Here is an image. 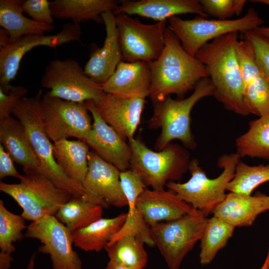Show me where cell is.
Listing matches in <instances>:
<instances>
[{"instance_id": "obj_36", "label": "cell", "mask_w": 269, "mask_h": 269, "mask_svg": "<svg viewBox=\"0 0 269 269\" xmlns=\"http://www.w3.org/2000/svg\"><path fill=\"white\" fill-rule=\"evenodd\" d=\"M205 12L220 20H227L234 14L239 15L247 1L245 0H200Z\"/></svg>"}, {"instance_id": "obj_14", "label": "cell", "mask_w": 269, "mask_h": 269, "mask_svg": "<svg viewBox=\"0 0 269 269\" xmlns=\"http://www.w3.org/2000/svg\"><path fill=\"white\" fill-rule=\"evenodd\" d=\"M82 32L80 24L68 23L54 35L29 34L22 36L0 49V89L7 93L19 70L24 55L39 46L54 48L63 44L79 41Z\"/></svg>"}, {"instance_id": "obj_23", "label": "cell", "mask_w": 269, "mask_h": 269, "mask_svg": "<svg viewBox=\"0 0 269 269\" xmlns=\"http://www.w3.org/2000/svg\"><path fill=\"white\" fill-rule=\"evenodd\" d=\"M268 210L269 196L259 192L253 196L230 192L213 214L235 227H249L259 215Z\"/></svg>"}, {"instance_id": "obj_44", "label": "cell", "mask_w": 269, "mask_h": 269, "mask_svg": "<svg viewBox=\"0 0 269 269\" xmlns=\"http://www.w3.org/2000/svg\"><path fill=\"white\" fill-rule=\"evenodd\" d=\"M105 269H130L121 264L110 261Z\"/></svg>"}, {"instance_id": "obj_42", "label": "cell", "mask_w": 269, "mask_h": 269, "mask_svg": "<svg viewBox=\"0 0 269 269\" xmlns=\"http://www.w3.org/2000/svg\"><path fill=\"white\" fill-rule=\"evenodd\" d=\"M10 43V38L8 32L3 28L0 29V49H1Z\"/></svg>"}, {"instance_id": "obj_19", "label": "cell", "mask_w": 269, "mask_h": 269, "mask_svg": "<svg viewBox=\"0 0 269 269\" xmlns=\"http://www.w3.org/2000/svg\"><path fill=\"white\" fill-rule=\"evenodd\" d=\"M151 82L149 63L122 61L102 86L106 94L125 98L145 99L149 96Z\"/></svg>"}, {"instance_id": "obj_10", "label": "cell", "mask_w": 269, "mask_h": 269, "mask_svg": "<svg viewBox=\"0 0 269 269\" xmlns=\"http://www.w3.org/2000/svg\"><path fill=\"white\" fill-rule=\"evenodd\" d=\"M40 84L49 90L46 93L50 96L74 102H96L106 94L102 85L88 77L73 59L50 61Z\"/></svg>"}, {"instance_id": "obj_27", "label": "cell", "mask_w": 269, "mask_h": 269, "mask_svg": "<svg viewBox=\"0 0 269 269\" xmlns=\"http://www.w3.org/2000/svg\"><path fill=\"white\" fill-rule=\"evenodd\" d=\"M127 213L111 218L101 219L72 233L74 245L85 251L99 252L124 225Z\"/></svg>"}, {"instance_id": "obj_7", "label": "cell", "mask_w": 269, "mask_h": 269, "mask_svg": "<svg viewBox=\"0 0 269 269\" xmlns=\"http://www.w3.org/2000/svg\"><path fill=\"white\" fill-rule=\"evenodd\" d=\"M23 170V178L18 183L0 182V191L17 202L25 220L34 222L55 216L64 203L74 197L69 192L56 186L40 169Z\"/></svg>"}, {"instance_id": "obj_12", "label": "cell", "mask_w": 269, "mask_h": 269, "mask_svg": "<svg viewBox=\"0 0 269 269\" xmlns=\"http://www.w3.org/2000/svg\"><path fill=\"white\" fill-rule=\"evenodd\" d=\"M41 105L45 130L53 143L71 137L85 141L92 129L85 102L66 101L45 93Z\"/></svg>"}, {"instance_id": "obj_46", "label": "cell", "mask_w": 269, "mask_h": 269, "mask_svg": "<svg viewBox=\"0 0 269 269\" xmlns=\"http://www.w3.org/2000/svg\"><path fill=\"white\" fill-rule=\"evenodd\" d=\"M269 265V248L265 261L260 269H268Z\"/></svg>"}, {"instance_id": "obj_33", "label": "cell", "mask_w": 269, "mask_h": 269, "mask_svg": "<svg viewBox=\"0 0 269 269\" xmlns=\"http://www.w3.org/2000/svg\"><path fill=\"white\" fill-rule=\"evenodd\" d=\"M269 181V164L249 165L240 161L233 177L228 183L227 190L230 192L251 195L260 185Z\"/></svg>"}, {"instance_id": "obj_32", "label": "cell", "mask_w": 269, "mask_h": 269, "mask_svg": "<svg viewBox=\"0 0 269 269\" xmlns=\"http://www.w3.org/2000/svg\"><path fill=\"white\" fill-rule=\"evenodd\" d=\"M235 227L220 218L213 216L208 219L200 239V264L211 263L217 253L224 248L232 237Z\"/></svg>"}, {"instance_id": "obj_25", "label": "cell", "mask_w": 269, "mask_h": 269, "mask_svg": "<svg viewBox=\"0 0 269 269\" xmlns=\"http://www.w3.org/2000/svg\"><path fill=\"white\" fill-rule=\"evenodd\" d=\"M50 3L54 18L78 24L89 20L104 23L101 14L113 12L119 5L115 0H54Z\"/></svg>"}, {"instance_id": "obj_28", "label": "cell", "mask_w": 269, "mask_h": 269, "mask_svg": "<svg viewBox=\"0 0 269 269\" xmlns=\"http://www.w3.org/2000/svg\"><path fill=\"white\" fill-rule=\"evenodd\" d=\"M23 0H0V25L8 32L10 43L25 35L44 34L55 28L54 25L40 23L23 14Z\"/></svg>"}, {"instance_id": "obj_20", "label": "cell", "mask_w": 269, "mask_h": 269, "mask_svg": "<svg viewBox=\"0 0 269 269\" xmlns=\"http://www.w3.org/2000/svg\"><path fill=\"white\" fill-rule=\"evenodd\" d=\"M105 25L106 36L103 45L91 53L84 70L86 74L96 82H106L122 61L115 15L112 11L101 14Z\"/></svg>"}, {"instance_id": "obj_13", "label": "cell", "mask_w": 269, "mask_h": 269, "mask_svg": "<svg viewBox=\"0 0 269 269\" xmlns=\"http://www.w3.org/2000/svg\"><path fill=\"white\" fill-rule=\"evenodd\" d=\"M24 236L40 241L38 251L50 256L53 269H83L82 261L72 248V233L55 216L32 222Z\"/></svg>"}, {"instance_id": "obj_2", "label": "cell", "mask_w": 269, "mask_h": 269, "mask_svg": "<svg viewBox=\"0 0 269 269\" xmlns=\"http://www.w3.org/2000/svg\"><path fill=\"white\" fill-rule=\"evenodd\" d=\"M238 32H231L204 45L195 57L208 69L215 88L214 97L228 110L247 116L244 104L243 85L236 45Z\"/></svg>"}, {"instance_id": "obj_35", "label": "cell", "mask_w": 269, "mask_h": 269, "mask_svg": "<svg viewBox=\"0 0 269 269\" xmlns=\"http://www.w3.org/2000/svg\"><path fill=\"white\" fill-rule=\"evenodd\" d=\"M25 219L21 215L9 211L0 200V252L11 254L15 251L13 243L21 240L26 229Z\"/></svg>"}, {"instance_id": "obj_22", "label": "cell", "mask_w": 269, "mask_h": 269, "mask_svg": "<svg viewBox=\"0 0 269 269\" xmlns=\"http://www.w3.org/2000/svg\"><path fill=\"white\" fill-rule=\"evenodd\" d=\"M113 12L115 15L137 14L158 21L187 13H195L206 18L208 16L198 0H124Z\"/></svg>"}, {"instance_id": "obj_15", "label": "cell", "mask_w": 269, "mask_h": 269, "mask_svg": "<svg viewBox=\"0 0 269 269\" xmlns=\"http://www.w3.org/2000/svg\"><path fill=\"white\" fill-rule=\"evenodd\" d=\"M121 171L91 150L88 155V170L82 184L85 200L103 208L127 206L120 180Z\"/></svg>"}, {"instance_id": "obj_16", "label": "cell", "mask_w": 269, "mask_h": 269, "mask_svg": "<svg viewBox=\"0 0 269 269\" xmlns=\"http://www.w3.org/2000/svg\"><path fill=\"white\" fill-rule=\"evenodd\" d=\"M85 103L93 121L92 131L84 142L100 157L121 171L130 169L131 150L129 143L102 119L93 101Z\"/></svg>"}, {"instance_id": "obj_31", "label": "cell", "mask_w": 269, "mask_h": 269, "mask_svg": "<svg viewBox=\"0 0 269 269\" xmlns=\"http://www.w3.org/2000/svg\"><path fill=\"white\" fill-rule=\"evenodd\" d=\"M103 209L82 197H73L59 208L55 216L73 233L102 218Z\"/></svg>"}, {"instance_id": "obj_11", "label": "cell", "mask_w": 269, "mask_h": 269, "mask_svg": "<svg viewBox=\"0 0 269 269\" xmlns=\"http://www.w3.org/2000/svg\"><path fill=\"white\" fill-rule=\"evenodd\" d=\"M122 61L128 62L156 60L165 44L166 21L146 24L126 14L115 15Z\"/></svg>"}, {"instance_id": "obj_24", "label": "cell", "mask_w": 269, "mask_h": 269, "mask_svg": "<svg viewBox=\"0 0 269 269\" xmlns=\"http://www.w3.org/2000/svg\"><path fill=\"white\" fill-rule=\"evenodd\" d=\"M0 141L13 161L23 169H40V164L20 121L11 115L0 119Z\"/></svg>"}, {"instance_id": "obj_18", "label": "cell", "mask_w": 269, "mask_h": 269, "mask_svg": "<svg viewBox=\"0 0 269 269\" xmlns=\"http://www.w3.org/2000/svg\"><path fill=\"white\" fill-rule=\"evenodd\" d=\"M136 205L150 227L159 222L179 219L191 212L194 208L176 193L164 188H146L137 197Z\"/></svg>"}, {"instance_id": "obj_6", "label": "cell", "mask_w": 269, "mask_h": 269, "mask_svg": "<svg viewBox=\"0 0 269 269\" xmlns=\"http://www.w3.org/2000/svg\"><path fill=\"white\" fill-rule=\"evenodd\" d=\"M128 143L131 150L130 169L146 187L164 188L168 182L180 180L188 170L190 154L178 144L171 142L162 150L153 151L137 138Z\"/></svg>"}, {"instance_id": "obj_45", "label": "cell", "mask_w": 269, "mask_h": 269, "mask_svg": "<svg viewBox=\"0 0 269 269\" xmlns=\"http://www.w3.org/2000/svg\"><path fill=\"white\" fill-rule=\"evenodd\" d=\"M36 254H33L29 260V262L26 269H35Z\"/></svg>"}, {"instance_id": "obj_4", "label": "cell", "mask_w": 269, "mask_h": 269, "mask_svg": "<svg viewBox=\"0 0 269 269\" xmlns=\"http://www.w3.org/2000/svg\"><path fill=\"white\" fill-rule=\"evenodd\" d=\"M42 91L34 96L23 97L12 110V115L24 126L33 150L38 158L40 170L56 186L69 192L74 197L84 195L83 186L70 178L57 164L53 152V143L44 123L41 105Z\"/></svg>"}, {"instance_id": "obj_9", "label": "cell", "mask_w": 269, "mask_h": 269, "mask_svg": "<svg viewBox=\"0 0 269 269\" xmlns=\"http://www.w3.org/2000/svg\"><path fill=\"white\" fill-rule=\"evenodd\" d=\"M206 217L194 208L179 219L150 227L155 246L169 269H179L184 257L200 240L208 220Z\"/></svg>"}, {"instance_id": "obj_38", "label": "cell", "mask_w": 269, "mask_h": 269, "mask_svg": "<svg viewBox=\"0 0 269 269\" xmlns=\"http://www.w3.org/2000/svg\"><path fill=\"white\" fill-rule=\"evenodd\" d=\"M22 8L31 19L40 23L54 25L50 1L47 0H24Z\"/></svg>"}, {"instance_id": "obj_5", "label": "cell", "mask_w": 269, "mask_h": 269, "mask_svg": "<svg viewBox=\"0 0 269 269\" xmlns=\"http://www.w3.org/2000/svg\"><path fill=\"white\" fill-rule=\"evenodd\" d=\"M240 158L237 152L221 156L217 165L223 171L219 176L213 179L208 177L197 159H192L188 167L191 174L189 180L184 183L170 181L165 186L207 216L213 213L226 198L227 185L234 176Z\"/></svg>"}, {"instance_id": "obj_47", "label": "cell", "mask_w": 269, "mask_h": 269, "mask_svg": "<svg viewBox=\"0 0 269 269\" xmlns=\"http://www.w3.org/2000/svg\"><path fill=\"white\" fill-rule=\"evenodd\" d=\"M251 1L254 2L261 3L269 5V0H251Z\"/></svg>"}, {"instance_id": "obj_30", "label": "cell", "mask_w": 269, "mask_h": 269, "mask_svg": "<svg viewBox=\"0 0 269 269\" xmlns=\"http://www.w3.org/2000/svg\"><path fill=\"white\" fill-rule=\"evenodd\" d=\"M141 238L134 235L122 237L105 248L110 261L130 269H143L147 263V255Z\"/></svg>"}, {"instance_id": "obj_8", "label": "cell", "mask_w": 269, "mask_h": 269, "mask_svg": "<svg viewBox=\"0 0 269 269\" xmlns=\"http://www.w3.org/2000/svg\"><path fill=\"white\" fill-rule=\"evenodd\" d=\"M167 27L179 40L185 51L195 57L198 51L210 40L233 32L244 33L260 27L264 20L250 8L242 17L235 19H208L198 16L184 20L176 16L169 18Z\"/></svg>"}, {"instance_id": "obj_43", "label": "cell", "mask_w": 269, "mask_h": 269, "mask_svg": "<svg viewBox=\"0 0 269 269\" xmlns=\"http://www.w3.org/2000/svg\"><path fill=\"white\" fill-rule=\"evenodd\" d=\"M260 34L265 37L269 41V26L259 27L255 30Z\"/></svg>"}, {"instance_id": "obj_21", "label": "cell", "mask_w": 269, "mask_h": 269, "mask_svg": "<svg viewBox=\"0 0 269 269\" xmlns=\"http://www.w3.org/2000/svg\"><path fill=\"white\" fill-rule=\"evenodd\" d=\"M120 180L127 200L128 211L124 225L111 238L108 244L124 236L134 235L140 237L147 246H155L151 235L150 226L145 222L136 205L137 197L147 188L146 186L140 177L131 169L121 171Z\"/></svg>"}, {"instance_id": "obj_39", "label": "cell", "mask_w": 269, "mask_h": 269, "mask_svg": "<svg viewBox=\"0 0 269 269\" xmlns=\"http://www.w3.org/2000/svg\"><path fill=\"white\" fill-rule=\"evenodd\" d=\"M28 89L21 85H10L8 91L0 89V119L12 115V110L28 93Z\"/></svg>"}, {"instance_id": "obj_40", "label": "cell", "mask_w": 269, "mask_h": 269, "mask_svg": "<svg viewBox=\"0 0 269 269\" xmlns=\"http://www.w3.org/2000/svg\"><path fill=\"white\" fill-rule=\"evenodd\" d=\"M11 176L21 180L23 175L21 174L15 168L13 161L9 154L0 144V179Z\"/></svg>"}, {"instance_id": "obj_41", "label": "cell", "mask_w": 269, "mask_h": 269, "mask_svg": "<svg viewBox=\"0 0 269 269\" xmlns=\"http://www.w3.org/2000/svg\"><path fill=\"white\" fill-rule=\"evenodd\" d=\"M13 261V259L11 254L0 252V269H9Z\"/></svg>"}, {"instance_id": "obj_29", "label": "cell", "mask_w": 269, "mask_h": 269, "mask_svg": "<svg viewBox=\"0 0 269 269\" xmlns=\"http://www.w3.org/2000/svg\"><path fill=\"white\" fill-rule=\"evenodd\" d=\"M235 145L240 157L269 160V112L250 121L248 131L236 138Z\"/></svg>"}, {"instance_id": "obj_37", "label": "cell", "mask_w": 269, "mask_h": 269, "mask_svg": "<svg viewBox=\"0 0 269 269\" xmlns=\"http://www.w3.org/2000/svg\"><path fill=\"white\" fill-rule=\"evenodd\" d=\"M244 39L251 44L257 66L269 83V41L255 30L245 32Z\"/></svg>"}, {"instance_id": "obj_26", "label": "cell", "mask_w": 269, "mask_h": 269, "mask_svg": "<svg viewBox=\"0 0 269 269\" xmlns=\"http://www.w3.org/2000/svg\"><path fill=\"white\" fill-rule=\"evenodd\" d=\"M90 151L89 145L80 140L67 139L53 143V155L63 173L81 185L88 172Z\"/></svg>"}, {"instance_id": "obj_1", "label": "cell", "mask_w": 269, "mask_h": 269, "mask_svg": "<svg viewBox=\"0 0 269 269\" xmlns=\"http://www.w3.org/2000/svg\"><path fill=\"white\" fill-rule=\"evenodd\" d=\"M149 65L151 76L149 97L152 101L161 100L171 94L183 99L201 80L209 76L206 67L185 51L167 27L163 50Z\"/></svg>"}, {"instance_id": "obj_34", "label": "cell", "mask_w": 269, "mask_h": 269, "mask_svg": "<svg viewBox=\"0 0 269 269\" xmlns=\"http://www.w3.org/2000/svg\"><path fill=\"white\" fill-rule=\"evenodd\" d=\"M243 100L248 114L263 116L269 112V83L261 74L243 82Z\"/></svg>"}, {"instance_id": "obj_17", "label": "cell", "mask_w": 269, "mask_h": 269, "mask_svg": "<svg viewBox=\"0 0 269 269\" xmlns=\"http://www.w3.org/2000/svg\"><path fill=\"white\" fill-rule=\"evenodd\" d=\"M94 106L102 119L125 140L133 139L140 122L145 99L125 98L105 94Z\"/></svg>"}, {"instance_id": "obj_3", "label": "cell", "mask_w": 269, "mask_h": 269, "mask_svg": "<svg viewBox=\"0 0 269 269\" xmlns=\"http://www.w3.org/2000/svg\"><path fill=\"white\" fill-rule=\"evenodd\" d=\"M215 94L210 79L205 78L197 83L193 92L186 98L174 100L168 96L161 100L152 101L153 114L147 122L148 127L160 129L155 149L161 150L175 139L180 140L185 148L194 149L196 142L191 129L192 109L201 99Z\"/></svg>"}]
</instances>
